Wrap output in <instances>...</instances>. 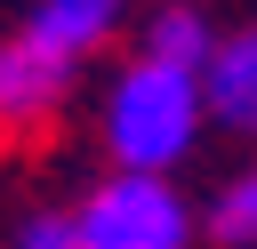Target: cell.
<instances>
[{"label": "cell", "instance_id": "1", "mask_svg": "<svg viewBox=\"0 0 257 249\" xmlns=\"http://www.w3.org/2000/svg\"><path fill=\"white\" fill-rule=\"evenodd\" d=\"M209 129V104H201V80L193 72H169L153 56L120 64L112 88H104V153L112 169L128 177H169Z\"/></svg>", "mask_w": 257, "mask_h": 249}, {"label": "cell", "instance_id": "2", "mask_svg": "<svg viewBox=\"0 0 257 249\" xmlns=\"http://www.w3.org/2000/svg\"><path fill=\"white\" fill-rule=\"evenodd\" d=\"M72 241L80 249H185L193 241V209L169 177H128L112 169L104 185H88V201L72 209Z\"/></svg>", "mask_w": 257, "mask_h": 249}, {"label": "cell", "instance_id": "3", "mask_svg": "<svg viewBox=\"0 0 257 249\" xmlns=\"http://www.w3.org/2000/svg\"><path fill=\"white\" fill-rule=\"evenodd\" d=\"M64 88H72V64H56L48 48H32L24 32L0 40V129H32V120H48Z\"/></svg>", "mask_w": 257, "mask_h": 249}, {"label": "cell", "instance_id": "4", "mask_svg": "<svg viewBox=\"0 0 257 249\" xmlns=\"http://www.w3.org/2000/svg\"><path fill=\"white\" fill-rule=\"evenodd\" d=\"M120 16H128V0H32L24 40L48 48L56 64H80L88 48H104V40L120 32Z\"/></svg>", "mask_w": 257, "mask_h": 249}, {"label": "cell", "instance_id": "5", "mask_svg": "<svg viewBox=\"0 0 257 249\" xmlns=\"http://www.w3.org/2000/svg\"><path fill=\"white\" fill-rule=\"evenodd\" d=\"M201 104L217 129L257 137V24H241L233 40H217V56L201 64Z\"/></svg>", "mask_w": 257, "mask_h": 249}, {"label": "cell", "instance_id": "6", "mask_svg": "<svg viewBox=\"0 0 257 249\" xmlns=\"http://www.w3.org/2000/svg\"><path fill=\"white\" fill-rule=\"evenodd\" d=\"M137 56H153V64H169V72H193L201 80V64L217 56V32H209V16L193 8V0H161L153 16H145V48Z\"/></svg>", "mask_w": 257, "mask_h": 249}, {"label": "cell", "instance_id": "7", "mask_svg": "<svg viewBox=\"0 0 257 249\" xmlns=\"http://www.w3.org/2000/svg\"><path fill=\"white\" fill-rule=\"evenodd\" d=\"M209 233H217L225 249H249V241H257V161H241V169L217 185V201H209Z\"/></svg>", "mask_w": 257, "mask_h": 249}, {"label": "cell", "instance_id": "8", "mask_svg": "<svg viewBox=\"0 0 257 249\" xmlns=\"http://www.w3.org/2000/svg\"><path fill=\"white\" fill-rule=\"evenodd\" d=\"M16 249H80V241H72V217H56V209H48V217H24Z\"/></svg>", "mask_w": 257, "mask_h": 249}]
</instances>
